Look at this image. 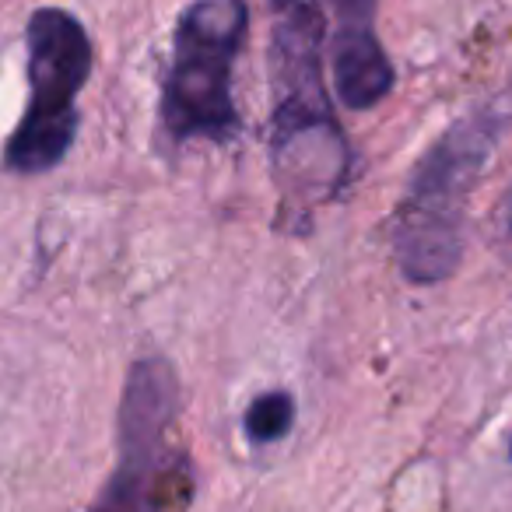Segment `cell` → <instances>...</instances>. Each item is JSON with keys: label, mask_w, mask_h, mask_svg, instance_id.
Returning <instances> with one entry per match:
<instances>
[{"label": "cell", "mask_w": 512, "mask_h": 512, "mask_svg": "<svg viewBox=\"0 0 512 512\" xmlns=\"http://www.w3.org/2000/svg\"><path fill=\"white\" fill-rule=\"evenodd\" d=\"M267 162L285 228L306 235L316 211L348 193L355 155L323 81V15L313 0L274 8Z\"/></svg>", "instance_id": "cell-1"}, {"label": "cell", "mask_w": 512, "mask_h": 512, "mask_svg": "<svg viewBox=\"0 0 512 512\" xmlns=\"http://www.w3.org/2000/svg\"><path fill=\"white\" fill-rule=\"evenodd\" d=\"M509 127L512 102H488L442 130L414 162L390 218V253L407 285L432 288L460 271L467 200Z\"/></svg>", "instance_id": "cell-2"}, {"label": "cell", "mask_w": 512, "mask_h": 512, "mask_svg": "<svg viewBox=\"0 0 512 512\" xmlns=\"http://www.w3.org/2000/svg\"><path fill=\"white\" fill-rule=\"evenodd\" d=\"M183 386L165 355H144L127 369L116 407V467L88 512H169L193 495L190 460L172 442Z\"/></svg>", "instance_id": "cell-3"}, {"label": "cell", "mask_w": 512, "mask_h": 512, "mask_svg": "<svg viewBox=\"0 0 512 512\" xmlns=\"http://www.w3.org/2000/svg\"><path fill=\"white\" fill-rule=\"evenodd\" d=\"M246 32V0H190L179 11L158 95V130L169 144H232L239 137L232 74Z\"/></svg>", "instance_id": "cell-4"}, {"label": "cell", "mask_w": 512, "mask_h": 512, "mask_svg": "<svg viewBox=\"0 0 512 512\" xmlns=\"http://www.w3.org/2000/svg\"><path fill=\"white\" fill-rule=\"evenodd\" d=\"M29 102L4 144V169L15 176H46L60 169L78 141L85 92L95 67L92 36L67 8H39L25 25Z\"/></svg>", "instance_id": "cell-5"}, {"label": "cell", "mask_w": 512, "mask_h": 512, "mask_svg": "<svg viewBox=\"0 0 512 512\" xmlns=\"http://www.w3.org/2000/svg\"><path fill=\"white\" fill-rule=\"evenodd\" d=\"M330 74L337 102L351 113L376 109L397 85V71L379 43L376 25H337L330 39Z\"/></svg>", "instance_id": "cell-6"}, {"label": "cell", "mask_w": 512, "mask_h": 512, "mask_svg": "<svg viewBox=\"0 0 512 512\" xmlns=\"http://www.w3.org/2000/svg\"><path fill=\"white\" fill-rule=\"evenodd\" d=\"M299 418V407L288 390H264L256 393L242 411V435L253 446H274V442L288 439Z\"/></svg>", "instance_id": "cell-7"}, {"label": "cell", "mask_w": 512, "mask_h": 512, "mask_svg": "<svg viewBox=\"0 0 512 512\" xmlns=\"http://www.w3.org/2000/svg\"><path fill=\"white\" fill-rule=\"evenodd\" d=\"M337 15V25H372L379 0H323Z\"/></svg>", "instance_id": "cell-8"}, {"label": "cell", "mask_w": 512, "mask_h": 512, "mask_svg": "<svg viewBox=\"0 0 512 512\" xmlns=\"http://www.w3.org/2000/svg\"><path fill=\"white\" fill-rule=\"evenodd\" d=\"M274 8H285V4H292V0H271Z\"/></svg>", "instance_id": "cell-9"}]
</instances>
